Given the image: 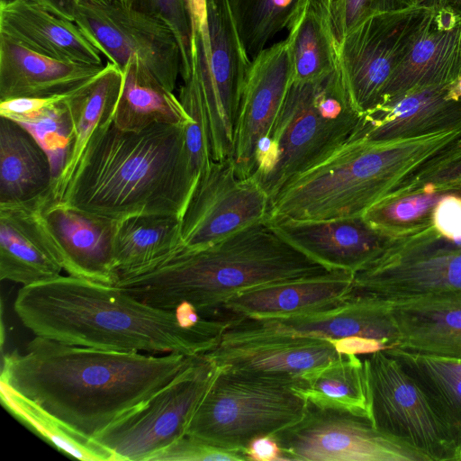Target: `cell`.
Masks as SVG:
<instances>
[{
	"instance_id": "48",
	"label": "cell",
	"mask_w": 461,
	"mask_h": 461,
	"mask_svg": "<svg viewBox=\"0 0 461 461\" xmlns=\"http://www.w3.org/2000/svg\"><path fill=\"white\" fill-rule=\"evenodd\" d=\"M435 7L444 8L461 15V0H437Z\"/></svg>"
},
{
	"instance_id": "28",
	"label": "cell",
	"mask_w": 461,
	"mask_h": 461,
	"mask_svg": "<svg viewBox=\"0 0 461 461\" xmlns=\"http://www.w3.org/2000/svg\"><path fill=\"white\" fill-rule=\"evenodd\" d=\"M50 158L33 134L0 116V203L33 200L51 189Z\"/></svg>"
},
{
	"instance_id": "40",
	"label": "cell",
	"mask_w": 461,
	"mask_h": 461,
	"mask_svg": "<svg viewBox=\"0 0 461 461\" xmlns=\"http://www.w3.org/2000/svg\"><path fill=\"white\" fill-rule=\"evenodd\" d=\"M420 189L461 192V136L426 162L393 194Z\"/></svg>"
},
{
	"instance_id": "52",
	"label": "cell",
	"mask_w": 461,
	"mask_h": 461,
	"mask_svg": "<svg viewBox=\"0 0 461 461\" xmlns=\"http://www.w3.org/2000/svg\"><path fill=\"white\" fill-rule=\"evenodd\" d=\"M7 1H12V0H0V2H7Z\"/></svg>"
},
{
	"instance_id": "10",
	"label": "cell",
	"mask_w": 461,
	"mask_h": 461,
	"mask_svg": "<svg viewBox=\"0 0 461 461\" xmlns=\"http://www.w3.org/2000/svg\"><path fill=\"white\" fill-rule=\"evenodd\" d=\"M11 203L62 270L75 277L117 284L113 259L117 221L59 201L50 190L33 200Z\"/></svg>"
},
{
	"instance_id": "25",
	"label": "cell",
	"mask_w": 461,
	"mask_h": 461,
	"mask_svg": "<svg viewBox=\"0 0 461 461\" xmlns=\"http://www.w3.org/2000/svg\"><path fill=\"white\" fill-rule=\"evenodd\" d=\"M395 347L461 361V294L387 302Z\"/></svg>"
},
{
	"instance_id": "33",
	"label": "cell",
	"mask_w": 461,
	"mask_h": 461,
	"mask_svg": "<svg viewBox=\"0 0 461 461\" xmlns=\"http://www.w3.org/2000/svg\"><path fill=\"white\" fill-rule=\"evenodd\" d=\"M294 389L306 402L319 407L342 410L371 420L366 372L364 361L357 355H345Z\"/></svg>"
},
{
	"instance_id": "22",
	"label": "cell",
	"mask_w": 461,
	"mask_h": 461,
	"mask_svg": "<svg viewBox=\"0 0 461 461\" xmlns=\"http://www.w3.org/2000/svg\"><path fill=\"white\" fill-rule=\"evenodd\" d=\"M460 77L461 15L433 7L423 30L389 80L380 104L413 90L448 86Z\"/></svg>"
},
{
	"instance_id": "36",
	"label": "cell",
	"mask_w": 461,
	"mask_h": 461,
	"mask_svg": "<svg viewBox=\"0 0 461 461\" xmlns=\"http://www.w3.org/2000/svg\"><path fill=\"white\" fill-rule=\"evenodd\" d=\"M454 191L420 189L394 193L369 208L365 221L393 240L406 238L433 227V212L438 203Z\"/></svg>"
},
{
	"instance_id": "9",
	"label": "cell",
	"mask_w": 461,
	"mask_h": 461,
	"mask_svg": "<svg viewBox=\"0 0 461 461\" xmlns=\"http://www.w3.org/2000/svg\"><path fill=\"white\" fill-rule=\"evenodd\" d=\"M218 371L203 355L197 356L169 383L92 439L110 450L115 461H149L185 434Z\"/></svg>"
},
{
	"instance_id": "51",
	"label": "cell",
	"mask_w": 461,
	"mask_h": 461,
	"mask_svg": "<svg viewBox=\"0 0 461 461\" xmlns=\"http://www.w3.org/2000/svg\"><path fill=\"white\" fill-rule=\"evenodd\" d=\"M91 1L98 2V3H110L113 0H91Z\"/></svg>"
},
{
	"instance_id": "21",
	"label": "cell",
	"mask_w": 461,
	"mask_h": 461,
	"mask_svg": "<svg viewBox=\"0 0 461 461\" xmlns=\"http://www.w3.org/2000/svg\"><path fill=\"white\" fill-rule=\"evenodd\" d=\"M448 86L413 90L378 104L360 115L348 141L383 143L461 128V99L448 96Z\"/></svg>"
},
{
	"instance_id": "38",
	"label": "cell",
	"mask_w": 461,
	"mask_h": 461,
	"mask_svg": "<svg viewBox=\"0 0 461 461\" xmlns=\"http://www.w3.org/2000/svg\"><path fill=\"white\" fill-rule=\"evenodd\" d=\"M339 43L368 17L418 5V0H310Z\"/></svg>"
},
{
	"instance_id": "7",
	"label": "cell",
	"mask_w": 461,
	"mask_h": 461,
	"mask_svg": "<svg viewBox=\"0 0 461 461\" xmlns=\"http://www.w3.org/2000/svg\"><path fill=\"white\" fill-rule=\"evenodd\" d=\"M294 386L279 377L219 367L185 434L243 452L253 438L274 436L303 418L307 402Z\"/></svg>"
},
{
	"instance_id": "39",
	"label": "cell",
	"mask_w": 461,
	"mask_h": 461,
	"mask_svg": "<svg viewBox=\"0 0 461 461\" xmlns=\"http://www.w3.org/2000/svg\"><path fill=\"white\" fill-rule=\"evenodd\" d=\"M67 97L32 113L11 119L33 134L49 154L51 163L58 157L64 163L73 139L72 123L65 104Z\"/></svg>"
},
{
	"instance_id": "8",
	"label": "cell",
	"mask_w": 461,
	"mask_h": 461,
	"mask_svg": "<svg viewBox=\"0 0 461 461\" xmlns=\"http://www.w3.org/2000/svg\"><path fill=\"white\" fill-rule=\"evenodd\" d=\"M74 22L121 70L131 65L140 76L174 93L182 57L174 32L164 22L123 0H78Z\"/></svg>"
},
{
	"instance_id": "27",
	"label": "cell",
	"mask_w": 461,
	"mask_h": 461,
	"mask_svg": "<svg viewBox=\"0 0 461 461\" xmlns=\"http://www.w3.org/2000/svg\"><path fill=\"white\" fill-rule=\"evenodd\" d=\"M122 82V70L107 61L98 75L74 90L65 100L72 123L73 139L50 189L54 198H59L70 184L91 140L101 129L113 122Z\"/></svg>"
},
{
	"instance_id": "12",
	"label": "cell",
	"mask_w": 461,
	"mask_h": 461,
	"mask_svg": "<svg viewBox=\"0 0 461 461\" xmlns=\"http://www.w3.org/2000/svg\"><path fill=\"white\" fill-rule=\"evenodd\" d=\"M371 420L375 428L409 444L429 461H461V450L429 401L384 349L364 359Z\"/></svg>"
},
{
	"instance_id": "45",
	"label": "cell",
	"mask_w": 461,
	"mask_h": 461,
	"mask_svg": "<svg viewBox=\"0 0 461 461\" xmlns=\"http://www.w3.org/2000/svg\"><path fill=\"white\" fill-rule=\"evenodd\" d=\"M189 17L192 39L209 45L207 0H185Z\"/></svg>"
},
{
	"instance_id": "18",
	"label": "cell",
	"mask_w": 461,
	"mask_h": 461,
	"mask_svg": "<svg viewBox=\"0 0 461 461\" xmlns=\"http://www.w3.org/2000/svg\"><path fill=\"white\" fill-rule=\"evenodd\" d=\"M292 82L287 38L251 59L241 92L231 156L239 176H252L258 145L271 130Z\"/></svg>"
},
{
	"instance_id": "44",
	"label": "cell",
	"mask_w": 461,
	"mask_h": 461,
	"mask_svg": "<svg viewBox=\"0 0 461 461\" xmlns=\"http://www.w3.org/2000/svg\"><path fill=\"white\" fill-rule=\"evenodd\" d=\"M246 460L285 461L283 452L273 436H259L253 438L243 451Z\"/></svg>"
},
{
	"instance_id": "2",
	"label": "cell",
	"mask_w": 461,
	"mask_h": 461,
	"mask_svg": "<svg viewBox=\"0 0 461 461\" xmlns=\"http://www.w3.org/2000/svg\"><path fill=\"white\" fill-rule=\"evenodd\" d=\"M196 357L103 350L34 336L23 353L4 355L0 381L92 438Z\"/></svg>"
},
{
	"instance_id": "1",
	"label": "cell",
	"mask_w": 461,
	"mask_h": 461,
	"mask_svg": "<svg viewBox=\"0 0 461 461\" xmlns=\"http://www.w3.org/2000/svg\"><path fill=\"white\" fill-rule=\"evenodd\" d=\"M14 310L34 336L103 350L201 356L216 348L231 321L183 303L149 305L116 285L72 276L23 286Z\"/></svg>"
},
{
	"instance_id": "46",
	"label": "cell",
	"mask_w": 461,
	"mask_h": 461,
	"mask_svg": "<svg viewBox=\"0 0 461 461\" xmlns=\"http://www.w3.org/2000/svg\"><path fill=\"white\" fill-rule=\"evenodd\" d=\"M329 340L342 355L372 354L387 348L384 343L377 339L357 336Z\"/></svg>"
},
{
	"instance_id": "20",
	"label": "cell",
	"mask_w": 461,
	"mask_h": 461,
	"mask_svg": "<svg viewBox=\"0 0 461 461\" xmlns=\"http://www.w3.org/2000/svg\"><path fill=\"white\" fill-rule=\"evenodd\" d=\"M203 356L220 368L279 377L298 387L345 355L326 339L273 336L219 344Z\"/></svg>"
},
{
	"instance_id": "11",
	"label": "cell",
	"mask_w": 461,
	"mask_h": 461,
	"mask_svg": "<svg viewBox=\"0 0 461 461\" xmlns=\"http://www.w3.org/2000/svg\"><path fill=\"white\" fill-rule=\"evenodd\" d=\"M431 13L432 8L416 5L375 14L336 44L339 69L360 115L381 103L389 80Z\"/></svg>"
},
{
	"instance_id": "47",
	"label": "cell",
	"mask_w": 461,
	"mask_h": 461,
	"mask_svg": "<svg viewBox=\"0 0 461 461\" xmlns=\"http://www.w3.org/2000/svg\"><path fill=\"white\" fill-rule=\"evenodd\" d=\"M54 14L74 22L75 11L78 0H37Z\"/></svg>"
},
{
	"instance_id": "5",
	"label": "cell",
	"mask_w": 461,
	"mask_h": 461,
	"mask_svg": "<svg viewBox=\"0 0 461 461\" xmlns=\"http://www.w3.org/2000/svg\"><path fill=\"white\" fill-rule=\"evenodd\" d=\"M460 136L458 128L383 143L348 141L287 183L271 201L266 221L363 216Z\"/></svg>"
},
{
	"instance_id": "4",
	"label": "cell",
	"mask_w": 461,
	"mask_h": 461,
	"mask_svg": "<svg viewBox=\"0 0 461 461\" xmlns=\"http://www.w3.org/2000/svg\"><path fill=\"white\" fill-rule=\"evenodd\" d=\"M332 270L283 240L266 221L199 249L181 247L116 285L157 308L191 304L203 316L221 314L239 292L327 274Z\"/></svg>"
},
{
	"instance_id": "41",
	"label": "cell",
	"mask_w": 461,
	"mask_h": 461,
	"mask_svg": "<svg viewBox=\"0 0 461 461\" xmlns=\"http://www.w3.org/2000/svg\"><path fill=\"white\" fill-rule=\"evenodd\" d=\"M133 8L167 24L174 32L181 51V77L191 68V26L185 0H123Z\"/></svg>"
},
{
	"instance_id": "26",
	"label": "cell",
	"mask_w": 461,
	"mask_h": 461,
	"mask_svg": "<svg viewBox=\"0 0 461 461\" xmlns=\"http://www.w3.org/2000/svg\"><path fill=\"white\" fill-rule=\"evenodd\" d=\"M104 67L54 59L0 34V102L69 94L98 75Z\"/></svg>"
},
{
	"instance_id": "49",
	"label": "cell",
	"mask_w": 461,
	"mask_h": 461,
	"mask_svg": "<svg viewBox=\"0 0 461 461\" xmlns=\"http://www.w3.org/2000/svg\"><path fill=\"white\" fill-rule=\"evenodd\" d=\"M448 96L455 100L461 99V77L448 86Z\"/></svg>"
},
{
	"instance_id": "16",
	"label": "cell",
	"mask_w": 461,
	"mask_h": 461,
	"mask_svg": "<svg viewBox=\"0 0 461 461\" xmlns=\"http://www.w3.org/2000/svg\"><path fill=\"white\" fill-rule=\"evenodd\" d=\"M270 199L253 177L237 175L231 158L213 161L181 218L183 247L199 249L266 221Z\"/></svg>"
},
{
	"instance_id": "43",
	"label": "cell",
	"mask_w": 461,
	"mask_h": 461,
	"mask_svg": "<svg viewBox=\"0 0 461 461\" xmlns=\"http://www.w3.org/2000/svg\"><path fill=\"white\" fill-rule=\"evenodd\" d=\"M432 222L439 235L449 240L461 237V192L449 193L438 203Z\"/></svg>"
},
{
	"instance_id": "42",
	"label": "cell",
	"mask_w": 461,
	"mask_h": 461,
	"mask_svg": "<svg viewBox=\"0 0 461 461\" xmlns=\"http://www.w3.org/2000/svg\"><path fill=\"white\" fill-rule=\"evenodd\" d=\"M245 461L242 451L219 447L185 434L149 461Z\"/></svg>"
},
{
	"instance_id": "14",
	"label": "cell",
	"mask_w": 461,
	"mask_h": 461,
	"mask_svg": "<svg viewBox=\"0 0 461 461\" xmlns=\"http://www.w3.org/2000/svg\"><path fill=\"white\" fill-rule=\"evenodd\" d=\"M207 14L209 59L207 63L193 59L188 74L196 78L203 100L212 158L221 161L232 156L237 114L251 59L230 0H207Z\"/></svg>"
},
{
	"instance_id": "30",
	"label": "cell",
	"mask_w": 461,
	"mask_h": 461,
	"mask_svg": "<svg viewBox=\"0 0 461 461\" xmlns=\"http://www.w3.org/2000/svg\"><path fill=\"white\" fill-rule=\"evenodd\" d=\"M384 350L419 385L461 450V361L397 347Z\"/></svg>"
},
{
	"instance_id": "31",
	"label": "cell",
	"mask_w": 461,
	"mask_h": 461,
	"mask_svg": "<svg viewBox=\"0 0 461 461\" xmlns=\"http://www.w3.org/2000/svg\"><path fill=\"white\" fill-rule=\"evenodd\" d=\"M122 72V86L113 116V123L118 129L137 131L158 123L185 125L192 121L173 92L140 76L131 65Z\"/></svg>"
},
{
	"instance_id": "29",
	"label": "cell",
	"mask_w": 461,
	"mask_h": 461,
	"mask_svg": "<svg viewBox=\"0 0 461 461\" xmlns=\"http://www.w3.org/2000/svg\"><path fill=\"white\" fill-rule=\"evenodd\" d=\"M181 247L177 217L135 215L117 221L113 259L119 279L145 271Z\"/></svg>"
},
{
	"instance_id": "24",
	"label": "cell",
	"mask_w": 461,
	"mask_h": 461,
	"mask_svg": "<svg viewBox=\"0 0 461 461\" xmlns=\"http://www.w3.org/2000/svg\"><path fill=\"white\" fill-rule=\"evenodd\" d=\"M351 272L327 274L255 286L237 293L221 305L237 316L275 318L308 313L333 307L353 291Z\"/></svg>"
},
{
	"instance_id": "50",
	"label": "cell",
	"mask_w": 461,
	"mask_h": 461,
	"mask_svg": "<svg viewBox=\"0 0 461 461\" xmlns=\"http://www.w3.org/2000/svg\"><path fill=\"white\" fill-rule=\"evenodd\" d=\"M437 0H418V5L433 8L436 5Z\"/></svg>"
},
{
	"instance_id": "37",
	"label": "cell",
	"mask_w": 461,
	"mask_h": 461,
	"mask_svg": "<svg viewBox=\"0 0 461 461\" xmlns=\"http://www.w3.org/2000/svg\"><path fill=\"white\" fill-rule=\"evenodd\" d=\"M304 0H230L246 52L254 59L287 28Z\"/></svg>"
},
{
	"instance_id": "15",
	"label": "cell",
	"mask_w": 461,
	"mask_h": 461,
	"mask_svg": "<svg viewBox=\"0 0 461 461\" xmlns=\"http://www.w3.org/2000/svg\"><path fill=\"white\" fill-rule=\"evenodd\" d=\"M353 276L352 293L385 302L461 294V247L428 246L411 237L392 240Z\"/></svg>"
},
{
	"instance_id": "32",
	"label": "cell",
	"mask_w": 461,
	"mask_h": 461,
	"mask_svg": "<svg viewBox=\"0 0 461 461\" xmlns=\"http://www.w3.org/2000/svg\"><path fill=\"white\" fill-rule=\"evenodd\" d=\"M14 203H0V279L27 286L60 276Z\"/></svg>"
},
{
	"instance_id": "19",
	"label": "cell",
	"mask_w": 461,
	"mask_h": 461,
	"mask_svg": "<svg viewBox=\"0 0 461 461\" xmlns=\"http://www.w3.org/2000/svg\"><path fill=\"white\" fill-rule=\"evenodd\" d=\"M267 222L283 240L312 260L330 270L352 274L379 257L393 240L372 228L363 216Z\"/></svg>"
},
{
	"instance_id": "13",
	"label": "cell",
	"mask_w": 461,
	"mask_h": 461,
	"mask_svg": "<svg viewBox=\"0 0 461 461\" xmlns=\"http://www.w3.org/2000/svg\"><path fill=\"white\" fill-rule=\"evenodd\" d=\"M273 437L285 461H429L367 417L308 402L303 418Z\"/></svg>"
},
{
	"instance_id": "3",
	"label": "cell",
	"mask_w": 461,
	"mask_h": 461,
	"mask_svg": "<svg viewBox=\"0 0 461 461\" xmlns=\"http://www.w3.org/2000/svg\"><path fill=\"white\" fill-rule=\"evenodd\" d=\"M201 176L185 125L131 131L112 122L91 140L56 199L114 221L150 214L181 220Z\"/></svg>"
},
{
	"instance_id": "6",
	"label": "cell",
	"mask_w": 461,
	"mask_h": 461,
	"mask_svg": "<svg viewBox=\"0 0 461 461\" xmlns=\"http://www.w3.org/2000/svg\"><path fill=\"white\" fill-rule=\"evenodd\" d=\"M359 118L339 67L316 82L293 81L271 130L258 145L251 177L271 203L292 179L345 145Z\"/></svg>"
},
{
	"instance_id": "23",
	"label": "cell",
	"mask_w": 461,
	"mask_h": 461,
	"mask_svg": "<svg viewBox=\"0 0 461 461\" xmlns=\"http://www.w3.org/2000/svg\"><path fill=\"white\" fill-rule=\"evenodd\" d=\"M0 34L54 59L104 65L102 51L75 22L54 14L37 0L0 2Z\"/></svg>"
},
{
	"instance_id": "35",
	"label": "cell",
	"mask_w": 461,
	"mask_h": 461,
	"mask_svg": "<svg viewBox=\"0 0 461 461\" xmlns=\"http://www.w3.org/2000/svg\"><path fill=\"white\" fill-rule=\"evenodd\" d=\"M0 393L3 406L15 419L60 452L84 461H115L110 450L70 429L37 403L1 381Z\"/></svg>"
},
{
	"instance_id": "34",
	"label": "cell",
	"mask_w": 461,
	"mask_h": 461,
	"mask_svg": "<svg viewBox=\"0 0 461 461\" xmlns=\"http://www.w3.org/2000/svg\"><path fill=\"white\" fill-rule=\"evenodd\" d=\"M286 29L293 81L316 82L337 68L336 42L310 0L303 1Z\"/></svg>"
},
{
	"instance_id": "17",
	"label": "cell",
	"mask_w": 461,
	"mask_h": 461,
	"mask_svg": "<svg viewBox=\"0 0 461 461\" xmlns=\"http://www.w3.org/2000/svg\"><path fill=\"white\" fill-rule=\"evenodd\" d=\"M273 336L338 339L348 337L374 339L387 348L395 347L396 328L385 301L351 293L337 305L324 310L275 318L235 317L219 344H230Z\"/></svg>"
}]
</instances>
